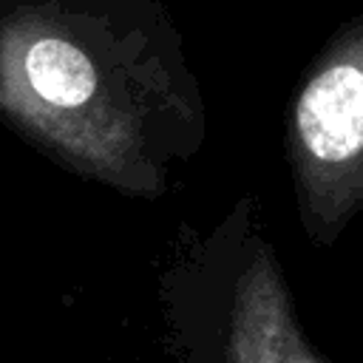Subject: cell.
I'll return each mask as SVG.
<instances>
[{"label": "cell", "instance_id": "6da1fadb", "mask_svg": "<svg viewBox=\"0 0 363 363\" xmlns=\"http://www.w3.org/2000/svg\"><path fill=\"white\" fill-rule=\"evenodd\" d=\"M0 116L60 167L156 199L207 133L159 0H0Z\"/></svg>", "mask_w": 363, "mask_h": 363}, {"label": "cell", "instance_id": "3957f363", "mask_svg": "<svg viewBox=\"0 0 363 363\" xmlns=\"http://www.w3.org/2000/svg\"><path fill=\"white\" fill-rule=\"evenodd\" d=\"M221 227L218 363H278L281 312L292 289L275 247L255 221V199H241Z\"/></svg>", "mask_w": 363, "mask_h": 363}, {"label": "cell", "instance_id": "7a4b0ae2", "mask_svg": "<svg viewBox=\"0 0 363 363\" xmlns=\"http://www.w3.org/2000/svg\"><path fill=\"white\" fill-rule=\"evenodd\" d=\"M284 145L301 230L332 250L363 213V14L337 26L301 74Z\"/></svg>", "mask_w": 363, "mask_h": 363}, {"label": "cell", "instance_id": "277c9868", "mask_svg": "<svg viewBox=\"0 0 363 363\" xmlns=\"http://www.w3.org/2000/svg\"><path fill=\"white\" fill-rule=\"evenodd\" d=\"M278 363H329L306 337L298 312H295V301H289L281 312V352H278Z\"/></svg>", "mask_w": 363, "mask_h": 363}]
</instances>
